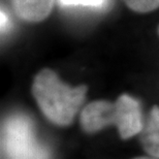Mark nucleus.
<instances>
[{
  "instance_id": "nucleus-2",
  "label": "nucleus",
  "mask_w": 159,
  "mask_h": 159,
  "mask_svg": "<svg viewBox=\"0 0 159 159\" xmlns=\"http://www.w3.org/2000/svg\"><path fill=\"white\" fill-rule=\"evenodd\" d=\"M81 123L89 132L115 124L123 139L141 132L144 127L139 101L126 94L114 103L106 100L89 103L81 114Z\"/></svg>"
},
{
  "instance_id": "nucleus-10",
  "label": "nucleus",
  "mask_w": 159,
  "mask_h": 159,
  "mask_svg": "<svg viewBox=\"0 0 159 159\" xmlns=\"http://www.w3.org/2000/svg\"><path fill=\"white\" fill-rule=\"evenodd\" d=\"M158 34H159V26H158Z\"/></svg>"
},
{
  "instance_id": "nucleus-9",
  "label": "nucleus",
  "mask_w": 159,
  "mask_h": 159,
  "mask_svg": "<svg viewBox=\"0 0 159 159\" xmlns=\"http://www.w3.org/2000/svg\"><path fill=\"white\" fill-rule=\"evenodd\" d=\"M134 159H155V158H148V157H139V158H134Z\"/></svg>"
},
{
  "instance_id": "nucleus-5",
  "label": "nucleus",
  "mask_w": 159,
  "mask_h": 159,
  "mask_svg": "<svg viewBox=\"0 0 159 159\" xmlns=\"http://www.w3.org/2000/svg\"><path fill=\"white\" fill-rule=\"evenodd\" d=\"M142 144L151 156L159 158V107H154L142 130Z\"/></svg>"
},
{
  "instance_id": "nucleus-6",
  "label": "nucleus",
  "mask_w": 159,
  "mask_h": 159,
  "mask_svg": "<svg viewBox=\"0 0 159 159\" xmlns=\"http://www.w3.org/2000/svg\"><path fill=\"white\" fill-rule=\"evenodd\" d=\"M130 9L136 12H150L159 7V0H123Z\"/></svg>"
},
{
  "instance_id": "nucleus-1",
  "label": "nucleus",
  "mask_w": 159,
  "mask_h": 159,
  "mask_svg": "<svg viewBox=\"0 0 159 159\" xmlns=\"http://www.w3.org/2000/svg\"><path fill=\"white\" fill-rule=\"evenodd\" d=\"M86 86L69 87L56 72L43 69L34 79L32 93L48 119L59 125L71 123L85 99Z\"/></svg>"
},
{
  "instance_id": "nucleus-4",
  "label": "nucleus",
  "mask_w": 159,
  "mask_h": 159,
  "mask_svg": "<svg viewBox=\"0 0 159 159\" xmlns=\"http://www.w3.org/2000/svg\"><path fill=\"white\" fill-rule=\"evenodd\" d=\"M54 0H11L15 11L28 22H40L48 18Z\"/></svg>"
},
{
  "instance_id": "nucleus-7",
  "label": "nucleus",
  "mask_w": 159,
  "mask_h": 159,
  "mask_svg": "<svg viewBox=\"0 0 159 159\" xmlns=\"http://www.w3.org/2000/svg\"><path fill=\"white\" fill-rule=\"evenodd\" d=\"M107 0H60L63 5L66 6H90L100 7L104 5Z\"/></svg>"
},
{
  "instance_id": "nucleus-8",
  "label": "nucleus",
  "mask_w": 159,
  "mask_h": 159,
  "mask_svg": "<svg viewBox=\"0 0 159 159\" xmlns=\"http://www.w3.org/2000/svg\"><path fill=\"white\" fill-rule=\"evenodd\" d=\"M7 26H8V18H7V15H6L3 11H1V30H2V32L6 30Z\"/></svg>"
},
{
  "instance_id": "nucleus-3",
  "label": "nucleus",
  "mask_w": 159,
  "mask_h": 159,
  "mask_svg": "<svg viewBox=\"0 0 159 159\" xmlns=\"http://www.w3.org/2000/svg\"><path fill=\"white\" fill-rule=\"evenodd\" d=\"M1 141L6 159H50L49 151L37 139L26 116L9 117L3 124Z\"/></svg>"
}]
</instances>
